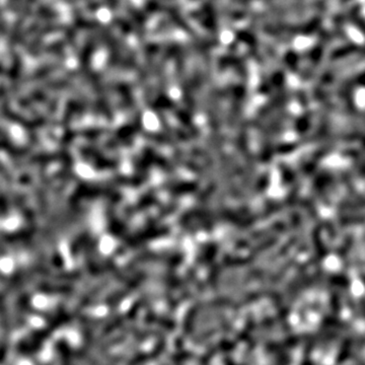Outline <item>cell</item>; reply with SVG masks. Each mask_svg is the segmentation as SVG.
Segmentation results:
<instances>
[{"instance_id":"1","label":"cell","mask_w":365,"mask_h":365,"mask_svg":"<svg viewBox=\"0 0 365 365\" xmlns=\"http://www.w3.org/2000/svg\"><path fill=\"white\" fill-rule=\"evenodd\" d=\"M23 62L22 59L17 56L14 59V62L9 70V82H10V89L14 97H17V100L20 101L24 97L21 96L22 94V85H23Z\"/></svg>"},{"instance_id":"2","label":"cell","mask_w":365,"mask_h":365,"mask_svg":"<svg viewBox=\"0 0 365 365\" xmlns=\"http://www.w3.org/2000/svg\"><path fill=\"white\" fill-rule=\"evenodd\" d=\"M313 242L315 246V261H321L323 260L327 254H328V250L325 246V243L323 241L322 235H321V228L318 227L314 230L313 233Z\"/></svg>"},{"instance_id":"3","label":"cell","mask_w":365,"mask_h":365,"mask_svg":"<svg viewBox=\"0 0 365 365\" xmlns=\"http://www.w3.org/2000/svg\"><path fill=\"white\" fill-rule=\"evenodd\" d=\"M355 343H356V341L354 338H349L346 341H344V343L340 347L339 353L337 355L338 364L344 363L349 358V356L351 355V353L353 351V348L355 347Z\"/></svg>"},{"instance_id":"4","label":"cell","mask_w":365,"mask_h":365,"mask_svg":"<svg viewBox=\"0 0 365 365\" xmlns=\"http://www.w3.org/2000/svg\"><path fill=\"white\" fill-rule=\"evenodd\" d=\"M357 50H358V46L357 45H355L353 43H349V44H347V45H345V46H343L341 48H338L335 51H333L332 54H331L330 59L332 61H335V60H338V59H340V58H342L344 56L351 55V54L355 53Z\"/></svg>"},{"instance_id":"5","label":"cell","mask_w":365,"mask_h":365,"mask_svg":"<svg viewBox=\"0 0 365 365\" xmlns=\"http://www.w3.org/2000/svg\"><path fill=\"white\" fill-rule=\"evenodd\" d=\"M352 243H353V236L352 235H348L344 242L343 245L340 247L339 249V256L340 258L344 261V262H348V257H349V253H350V250L352 248Z\"/></svg>"},{"instance_id":"6","label":"cell","mask_w":365,"mask_h":365,"mask_svg":"<svg viewBox=\"0 0 365 365\" xmlns=\"http://www.w3.org/2000/svg\"><path fill=\"white\" fill-rule=\"evenodd\" d=\"M9 213H10L9 200L5 195V193L3 192V190L0 189V217H7Z\"/></svg>"},{"instance_id":"7","label":"cell","mask_w":365,"mask_h":365,"mask_svg":"<svg viewBox=\"0 0 365 365\" xmlns=\"http://www.w3.org/2000/svg\"><path fill=\"white\" fill-rule=\"evenodd\" d=\"M0 176L3 177V179L7 182V184L13 185V182H14L13 174L2 160H0Z\"/></svg>"},{"instance_id":"8","label":"cell","mask_w":365,"mask_h":365,"mask_svg":"<svg viewBox=\"0 0 365 365\" xmlns=\"http://www.w3.org/2000/svg\"><path fill=\"white\" fill-rule=\"evenodd\" d=\"M286 61L291 70H295L298 63V56L294 52H288L286 55Z\"/></svg>"},{"instance_id":"9","label":"cell","mask_w":365,"mask_h":365,"mask_svg":"<svg viewBox=\"0 0 365 365\" xmlns=\"http://www.w3.org/2000/svg\"><path fill=\"white\" fill-rule=\"evenodd\" d=\"M331 307L333 311L339 312L341 309V298L338 293H334L331 296Z\"/></svg>"},{"instance_id":"10","label":"cell","mask_w":365,"mask_h":365,"mask_svg":"<svg viewBox=\"0 0 365 365\" xmlns=\"http://www.w3.org/2000/svg\"><path fill=\"white\" fill-rule=\"evenodd\" d=\"M300 365H314V363L310 359H304Z\"/></svg>"},{"instance_id":"11","label":"cell","mask_w":365,"mask_h":365,"mask_svg":"<svg viewBox=\"0 0 365 365\" xmlns=\"http://www.w3.org/2000/svg\"><path fill=\"white\" fill-rule=\"evenodd\" d=\"M349 2V0H340V3L341 4H346V3H348Z\"/></svg>"}]
</instances>
